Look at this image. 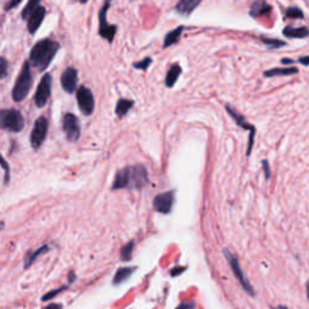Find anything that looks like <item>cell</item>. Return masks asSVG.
Listing matches in <instances>:
<instances>
[{"label":"cell","instance_id":"cell-1","mask_svg":"<svg viewBox=\"0 0 309 309\" xmlns=\"http://www.w3.org/2000/svg\"><path fill=\"white\" fill-rule=\"evenodd\" d=\"M148 171L144 166H131L120 169L114 179L113 190L133 189L140 190L148 184Z\"/></svg>","mask_w":309,"mask_h":309},{"label":"cell","instance_id":"cell-2","mask_svg":"<svg viewBox=\"0 0 309 309\" xmlns=\"http://www.w3.org/2000/svg\"><path fill=\"white\" fill-rule=\"evenodd\" d=\"M58 50H59V44L57 41H53L50 39L40 40L33 46L32 51H30V65L42 72L51 64Z\"/></svg>","mask_w":309,"mask_h":309},{"label":"cell","instance_id":"cell-3","mask_svg":"<svg viewBox=\"0 0 309 309\" xmlns=\"http://www.w3.org/2000/svg\"><path fill=\"white\" fill-rule=\"evenodd\" d=\"M33 83V75L32 70H30V63L24 62L23 67H22L21 72H19V77H17L16 83L12 90V98L15 102L19 103L27 98L28 93H29L30 88H32Z\"/></svg>","mask_w":309,"mask_h":309},{"label":"cell","instance_id":"cell-4","mask_svg":"<svg viewBox=\"0 0 309 309\" xmlns=\"http://www.w3.org/2000/svg\"><path fill=\"white\" fill-rule=\"evenodd\" d=\"M0 127L10 132H21L24 127V118L16 109L0 110Z\"/></svg>","mask_w":309,"mask_h":309},{"label":"cell","instance_id":"cell-5","mask_svg":"<svg viewBox=\"0 0 309 309\" xmlns=\"http://www.w3.org/2000/svg\"><path fill=\"white\" fill-rule=\"evenodd\" d=\"M224 254H225V257H226V260L229 261V265H230V267H231L233 274H234V277L237 278L238 282H239L240 285H242V288L244 289L245 292H247L248 295H250V296H255L254 288H252L251 284L249 283L248 278L245 277L244 272H243V270H242V267H240L239 262H238L237 257H235L234 255H233L231 251H229L227 249L224 250Z\"/></svg>","mask_w":309,"mask_h":309},{"label":"cell","instance_id":"cell-6","mask_svg":"<svg viewBox=\"0 0 309 309\" xmlns=\"http://www.w3.org/2000/svg\"><path fill=\"white\" fill-rule=\"evenodd\" d=\"M47 131H49V122H47L46 118H38V120L35 121L32 134H30V143H32V146L35 150L42 145V143H44L45 139H46Z\"/></svg>","mask_w":309,"mask_h":309},{"label":"cell","instance_id":"cell-7","mask_svg":"<svg viewBox=\"0 0 309 309\" xmlns=\"http://www.w3.org/2000/svg\"><path fill=\"white\" fill-rule=\"evenodd\" d=\"M226 110H227V113H229L230 115L232 116L233 120L235 121V123H237L239 127H242L243 129H248V131L250 132L249 145H248V151H247L248 156H250V154H251V149H252V146H254V138H255V133H256V129H255V127L251 125V123L248 122V121L245 120L244 116H243L242 114L238 113V111L235 110L233 106L226 105Z\"/></svg>","mask_w":309,"mask_h":309},{"label":"cell","instance_id":"cell-8","mask_svg":"<svg viewBox=\"0 0 309 309\" xmlns=\"http://www.w3.org/2000/svg\"><path fill=\"white\" fill-rule=\"evenodd\" d=\"M77 99L81 113L86 116H90L95 110V97L91 90L85 86H81L77 91Z\"/></svg>","mask_w":309,"mask_h":309},{"label":"cell","instance_id":"cell-9","mask_svg":"<svg viewBox=\"0 0 309 309\" xmlns=\"http://www.w3.org/2000/svg\"><path fill=\"white\" fill-rule=\"evenodd\" d=\"M51 85H52V77L50 74H45L40 81L39 86L37 88V93H35L34 102L38 108H42L46 105L47 100H49L50 96H51Z\"/></svg>","mask_w":309,"mask_h":309},{"label":"cell","instance_id":"cell-10","mask_svg":"<svg viewBox=\"0 0 309 309\" xmlns=\"http://www.w3.org/2000/svg\"><path fill=\"white\" fill-rule=\"evenodd\" d=\"M110 1L111 0H106L104 7L99 11V35L103 39L108 40L109 42H113L117 27L110 26L108 21H106V12H108L109 7H110Z\"/></svg>","mask_w":309,"mask_h":309},{"label":"cell","instance_id":"cell-11","mask_svg":"<svg viewBox=\"0 0 309 309\" xmlns=\"http://www.w3.org/2000/svg\"><path fill=\"white\" fill-rule=\"evenodd\" d=\"M63 131H64L68 140L77 141L80 138V123H78L77 117L74 114L67 113L64 115V117H63Z\"/></svg>","mask_w":309,"mask_h":309},{"label":"cell","instance_id":"cell-12","mask_svg":"<svg viewBox=\"0 0 309 309\" xmlns=\"http://www.w3.org/2000/svg\"><path fill=\"white\" fill-rule=\"evenodd\" d=\"M174 204V191H167L159 193L154 197V208L156 212L161 214H168L171 212Z\"/></svg>","mask_w":309,"mask_h":309},{"label":"cell","instance_id":"cell-13","mask_svg":"<svg viewBox=\"0 0 309 309\" xmlns=\"http://www.w3.org/2000/svg\"><path fill=\"white\" fill-rule=\"evenodd\" d=\"M60 83H62V87L65 92H75L77 85V69H74V68H68V69H65V72L62 74V77H60Z\"/></svg>","mask_w":309,"mask_h":309},{"label":"cell","instance_id":"cell-14","mask_svg":"<svg viewBox=\"0 0 309 309\" xmlns=\"http://www.w3.org/2000/svg\"><path fill=\"white\" fill-rule=\"evenodd\" d=\"M45 15H46V9L42 6H39L32 15L29 16L28 21V30H29L30 34H34L40 26H41L42 21L45 19Z\"/></svg>","mask_w":309,"mask_h":309},{"label":"cell","instance_id":"cell-15","mask_svg":"<svg viewBox=\"0 0 309 309\" xmlns=\"http://www.w3.org/2000/svg\"><path fill=\"white\" fill-rule=\"evenodd\" d=\"M270 11H272V6L266 0H255L251 4L249 14L254 19H257V17L268 15Z\"/></svg>","mask_w":309,"mask_h":309},{"label":"cell","instance_id":"cell-16","mask_svg":"<svg viewBox=\"0 0 309 309\" xmlns=\"http://www.w3.org/2000/svg\"><path fill=\"white\" fill-rule=\"evenodd\" d=\"M201 1L202 0H179L175 6V10L180 15L189 16L190 14L193 12V10H196L198 7Z\"/></svg>","mask_w":309,"mask_h":309},{"label":"cell","instance_id":"cell-17","mask_svg":"<svg viewBox=\"0 0 309 309\" xmlns=\"http://www.w3.org/2000/svg\"><path fill=\"white\" fill-rule=\"evenodd\" d=\"M283 34L286 38H291V39H303V38L309 37V29L306 27L293 28V27H286L284 28Z\"/></svg>","mask_w":309,"mask_h":309},{"label":"cell","instance_id":"cell-18","mask_svg":"<svg viewBox=\"0 0 309 309\" xmlns=\"http://www.w3.org/2000/svg\"><path fill=\"white\" fill-rule=\"evenodd\" d=\"M298 73L297 68H274V69L266 70V77H288V75H295Z\"/></svg>","mask_w":309,"mask_h":309},{"label":"cell","instance_id":"cell-19","mask_svg":"<svg viewBox=\"0 0 309 309\" xmlns=\"http://www.w3.org/2000/svg\"><path fill=\"white\" fill-rule=\"evenodd\" d=\"M181 74V67L179 64L172 65L171 69L168 70L166 77V86L167 87H173L175 82L178 81L179 77Z\"/></svg>","mask_w":309,"mask_h":309},{"label":"cell","instance_id":"cell-20","mask_svg":"<svg viewBox=\"0 0 309 309\" xmlns=\"http://www.w3.org/2000/svg\"><path fill=\"white\" fill-rule=\"evenodd\" d=\"M182 30H184V27H178L166 35V38H164V42H163L164 49H166V47L172 46V45L176 44V42L179 41V39H180L181 37Z\"/></svg>","mask_w":309,"mask_h":309},{"label":"cell","instance_id":"cell-21","mask_svg":"<svg viewBox=\"0 0 309 309\" xmlns=\"http://www.w3.org/2000/svg\"><path fill=\"white\" fill-rule=\"evenodd\" d=\"M134 267H121L118 268L117 272L115 273V277H114V284L115 285H118L121 283H125L127 280L128 277H131L133 274Z\"/></svg>","mask_w":309,"mask_h":309},{"label":"cell","instance_id":"cell-22","mask_svg":"<svg viewBox=\"0 0 309 309\" xmlns=\"http://www.w3.org/2000/svg\"><path fill=\"white\" fill-rule=\"evenodd\" d=\"M47 250H49V247H47V245H44V247H40L39 249L29 252V254L27 255L26 260H24V268H29L30 266H32L33 263L38 260V257L41 256V255L45 254V252H47Z\"/></svg>","mask_w":309,"mask_h":309},{"label":"cell","instance_id":"cell-23","mask_svg":"<svg viewBox=\"0 0 309 309\" xmlns=\"http://www.w3.org/2000/svg\"><path fill=\"white\" fill-rule=\"evenodd\" d=\"M132 106H133V100L129 99H120L116 104V115L118 117H123L128 114V111L131 110Z\"/></svg>","mask_w":309,"mask_h":309},{"label":"cell","instance_id":"cell-24","mask_svg":"<svg viewBox=\"0 0 309 309\" xmlns=\"http://www.w3.org/2000/svg\"><path fill=\"white\" fill-rule=\"evenodd\" d=\"M40 1H41V0H29V1L27 2L26 7L23 9V11H22V19H29L30 15H32L33 12H34L35 10L40 6L39 5Z\"/></svg>","mask_w":309,"mask_h":309},{"label":"cell","instance_id":"cell-25","mask_svg":"<svg viewBox=\"0 0 309 309\" xmlns=\"http://www.w3.org/2000/svg\"><path fill=\"white\" fill-rule=\"evenodd\" d=\"M133 249H134V242L131 240V242L127 243L125 247L121 249L120 251V256L122 258L123 261H129L132 257V254H133Z\"/></svg>","mask_w":309,"mask_h":309},{"label":"cell","instance_id":"cell-26","mask_svg":"<svg viewBox=\"0 0 309 309\" xmlns=\"http://www.w3.org/2000/svg\"><path fill=\"white\" fill-rule=\"evenodd\" d=\"M261 41L267 45L268 47H270V49H278V47L285 46V42L277 39H268V38L261 37Z\"/></svg>","mask_w":309,"mask_h":309},{"label":"cell","instance_id":"cell-27","mask_svg":"<svg viewBox=\"0 0 309 309\" xmlns=\"http://www.w3.org/2000/svg\"><path fill=\"white\" fill-rule=\"evenodd\" d=\"M286 17H289V19H303V12L298 7H289L286 10Z\"/></svg>","mask_w":309,"mask_h":309},{"label":"cell","instance_id":"cell-28","mask_svg":"<svg viewBox=\"0 0 309 309\" xmlns=\"http://www.w3.org/2000/svg\"><path fill=\"white\" fill-rule=\"evenodd\" d=\"M64 290H67V286H62V288H58V289H56V290L50 291V292H47L46 295L42 296L41 300H42V301H50V300H53V298H55L56 296L59 295V293H60V292H63V291H64Z\"/></svg>","mask_w":309,"mask_h":309},{"label":"cell","instance_id":"cell-29","mask_svg":"<svg viewBox=\"0 0 309 309\" xmlns=\"http://www.w3.org/2000/svg\"><path fill=\"white\" fill-rule=\"evenodd\" d=\"M0 167H1V168L4 169V172H5V180H4V182H5V184H7V182H9V179H10V167H9V163H7V162L5 161L4 158H2L1 154H0Z\"/></svg>","mask_w":309,"mask_h":309},{"label":"cell","instance_id":"cell-30","mask_svg":"<svg viewBox=\"0 0 309 309\" xmlns=\"http://www.w3.org/2000/svg\"><path fill=\"white\" fill-rule=\"evenodd\" d=\"M151 58H145V59L140 60V62H136L134 63V68H136V69H141V70H146L148 69L149 65L151 64Z\"/></svg>","mask_w":309,"mask_h":309},{"label":"cell","instance_id":"cell-31","mask_svg":"<svg viewBox=\"0 0 309 309\" xmlns=\"http://www.w3.org/2000/svg\"><path fill=\"white\" fill-rule=\"evenodd\" d=\"M7 74V60L5 58L0 57V80L6 77Z\"/></svg>","mask_w":309,"mask_h":309},{"label":"cell","instance_id":"cell-32","mask_svg":"<svg viewBox=\"0 0 309 309\" xmlns=\"http://www.w3.org/2000/svg\"><path fill=\"white\" fill-rule=\"evenodd\" d=\"M21 1H22V0H9V1H7L6 4H5L4 9L6 10V11H10V10H12L14 7L19 6V5L21 4Z\"/></svg>","mask_w":309,"mask_h":309},{"label":"cell","instance_id":"cell-33","mask_svg":"<svg viewBox=\"0 0 309 309\" xmlns=\"http://www.w3.org/2000/svg\"><path fill=\"white\" fill-rule=\"evenodd\" d=\"M196 308V303L193 301H189V302H182L178 306L176 309H194Z\"/></svg>","mask_w":309,"mask_h":309},{"label":"cell","instance_id":"cell-34","mask_svg":"<svg viewBox=\"0 0 309 309\" xmlns=\"http://www.w3.org/2000/svg\"><path fill=\"white\" fill-rule=\"evenodd\" d=\"M262 167H263V172H265L266 179L268 180V179H270V164H268L267 159H263Z\"/></svg>","mask_w":309,"mask_h":309},{"label":"cell","instance_id":"cell-35","mask_svg":"<svg viewBox=\"0 0 309 309\" xmlns=\"http://www.w3.org/2000/svg\"><path fill=\"white\" fill-rule=\"evenodd\" d=\"M185 270H186V267H175V268H173V270H172V272H171L172 277H176V275L181 274V273H184Z\"/></svg>","mask_w":309,"mask_h":309},{"label":"cell","instance_id":"cell-36","mask_svg":"<svg viewBox=\"0 0 309 309\" xmlns=\"http://www.w3.org/2000/svg\"><path fill=\"white\" fill-rule=\"evenodd\" d=\"M298 63H301V64H303V65H309V56L301 57L300 59H298Z\"/></svg>","mask_w":309,"mask_h":309},{"label":"cell","instance_id":"cell-37","mask_svg":"<svg viewBox=\"0 0 309 309\" xmlns=\"http://www.w3.org/2000/svg\"><path fill=\"white\" fill-rule=\"evenodd\" d=\"M44 309H62V305H59V303H52V305L47 306Z\"/></svg>","mask_w":309,"mask_h":309},{"label":"cell","instance_id":"cell-38","mask_svg":"<svg viewBox=\"0 0 309 309\" xmlns=\"http://www.w3.org/2000/svg\"><path fill=\"white\" fill-rule=\"evenodd\" d=\"M282 63H283V64H292L293 60L292 59H289V58H283Z\"/></svg>","mask_w":309,"mask_h":309},{"label":"cell","instance_id":"cell-39","mask_svg":"<svg viewBox=\"0 0 309 309\" xmlns=\"http://www.w3.org/2000/svg\"><path fill=\"white\" fill-rule=\"evenodd\" d=\"M306 289H307V296H308V300H309V279L307 282V285H306Z\"/></svg>","mask_w":309,"mask_h":309},{"label":"cell","instance_id":"cell-40","mask_svg":"<svg viewBox=\"0 0 309 309\" xmlns=\"http://www.w3.org/2000/svg\"><path fill=\"white\" fill-rule=\"evenodd\" d=\"M273 309H289V308L284 307V306H278V307H275V308H273Z\"/></svg>","mask_w":309,"mask_h":309},{"label":"cell","instance_id":"cell-41","mask_svg":"<svg viewBox=\"0 0 309 309\" xmlns=\"http://www.w3.org/2000/svg\"><path fill=\"white\" fill-rule=\"evenodd\" d=\"M2 227H4V222H2V221H0V230H1V229H2Z\"/></svg>","mask_w":309,"mask_h":309}]
</instances>
